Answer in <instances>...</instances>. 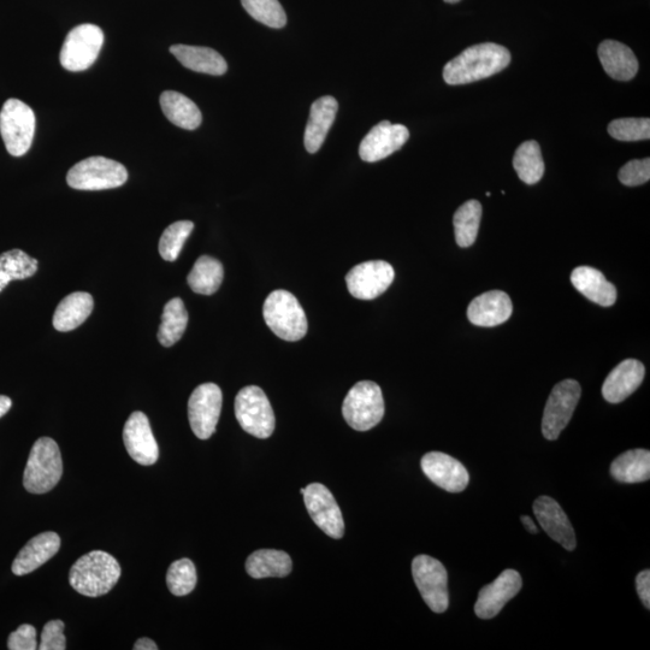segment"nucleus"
Masks as SVG:
<instances>
[{"instance_id":"nucleus-1","label":"nucleus","mask_w":650,"mask_h":650,"mask_svg":"<svg viewBox=\"0 0 650 650\" xmlns=\"http://www.w3.org/2000/svg\"><path fill=\"white\" fill-rule=\"evenodd\" d=\"M511 63V53L494 43L469 47L452 59L443 69V79L448 85H468L502 72Z\"/></svg>"},{"instance_id":"nucleus-2","label":"nucleus","mask_w":650,"mask_h":650,"mask_svg":"<svg viewBox=\"0 0 650 650\" xmlns=\"http://www.w3.org/2000/svg\"><path fill=\"white\" fill-rule=\"evenodd\" d=\"M121 566L111 554L93 551L81 557L69 573L70 585L81 595L98 598L108 594L121 578Z\"/></svg>"},{"instance_id":"nucleus-3","label":"nucleus","mask_w":650,"mask_h":650,"mask_svg":"<svg viewBox=\"0 0 650 650\" xmlns=\"http://www.w3.org/2000/svg\"><path fill=\"white\" fill-rule=\"evenodd\" d=\"M63 475L61 451L56 441L41 437L29 454L23 486L32 494H45L55 488Z\"/></svg>"},{"instance_id":"nucleus-4","label":"nucleus","mask_w":650,"mask_h":650,"mask_svg":"<svg viewBox=\"0 0 650 650\" xmlns=\"http://www.w3.org/2000/svg\"><path fill=\"white\" fill-rule=\"evenodd\" d=\"M263 316L271 332L289 342L303 339L309 329L299 300L283 289L269 294L263 306Z\"/></svg>"},{"instance_id":"nucleus-5","label":"nucleus","mask_w":650,"mask_h":650,"mask_svg":"<svg viewBox=\"0 0 650 650\" xmlns=\"http://www.w3.org/2000/svg\"><path fill=\"white\" fill-rule=\"evenodd\" d=\"M342 415L354 430L375 428L384 416V399L380 386L371 381L354 384L342 405Z\"/></svg>"},{"instance_id":"nucleus-6","label":"nucleus","mask_w":650,"mask_h":650,"mask_svg":"<svg viewBox=\"0 0 650 650\" xmlns=\"http://www.w3.org/2000/svg\"><path fill=\"white\" fill-rule=\"evenodd\" d=\"M128 180L124 165L105 157H90L75 164L67 175L68 185L78 191H104L121 187Z\"/></svg>"},{"instance_id":"nucleus-7","label":"nucleus","mask_w":650,"mask_h":650,"mask_svg":"<svg viewBox=\"0 0 650 650\" xmlns=\"http://www.w3.org/2000/svg\"><path fill=\"white\" fill-rule=\"evenodd\" d=\"M235 417L247 434L258 439H268L274 433V410L262 388L248 386L240 390L235 398Z\"/></svg>"},{"instance_id":"nucleus-8","label":"nucleus","mask_w":650,"mask_h":650,"mask_svg":"<svg viewBox=\"0 0 650 650\" xmlns=\"http://www.w3.org/2000/svg\"><path fill=\"white\" fill-rule=\"evenodd\" d=\"M0 134L11 156L26 155L35 134L34 111L19 99H9L0 111Z\"/></svg>"},{"instance_id":"nucleus-9","label":"nucleus","mask_w":650,"mask_h":650,"mask_svg":"<svg viewBox=\"0 0 650 650\" xmlns=\"http://www.w3.org/2000/svg\"><path fill=\"white\" fill-rule=\"evenodd\" d=\"M104 44L102 28L91 23L75 27L65 38L61 64L69 72H84L97 61Z\"/></svg>"},{"instance_id":"nucleus-10","label":"nucleus","mask_w":650,"mask_h":650,"mask_svg":"<svg viewBox=\"0 0 650 650\" xmlns=\"http://www.w3.org/2000/svg\"><path fill=\"white\" fill-rule=\"evenodd\" d=\"M412 575L425 604L435 613L447 611L449 606L448 575L439 560L418 555L412 561Z\"/></svg>"},{"instance_id":"nucleus-11","label":"nucleus","mask_w":650,"mask_h":650,"mask_svg":"<svg viewBox=\"0 0 650 650\" xmlns=\"http://www.w3.org/2000/svg\"><path fill=\"white\" fill-rule=\"evenodd\" d=\"M581 394V386L575 380H565L553 388L542 418V433L547 440H557L561 431L567 427Z\"/></svg>"},{"instance_id":"nucleus-12","label":"nucleus","mask_w":650,"mask_h":650,"mask_svg":"<svg viewBox=\"0 0 650 650\" xmlns=\"http://www.w3.org/2000/svg\"><path fill=\"white\" fill-rule=\"evenodd\" d=\"M222 401V390L215 383H204L194 389L188 401V418L198 439L208 440L215 434Z\"/></svg>"},{"instance_id":"nucleus-13","label":"nucleus","mask_w":650,"mask_h":650,"mask_svg":"<svg viewBox=\"0 0 650 650\" xmlns=\"http://www.w3.org/2000/svg\"><path fill=\"white\" fill-rule=\"evenodd\" d=\"M303 495L313 523L332 539H341L345 535V520L332 492L321 483H312Z\"/></svg>"},{"instance_id":"nucleus-14","label":"nucleus","mask_w":650,"mask_h":650,"mask_svg":"<svg viewBox=\"0 0 650 650\" xmlns=\"http://www.w3.org/2000/svg\"><path fill=\"white\" fill-rule=\"evenodd\" d=\"M395 271L384 260H370L356 265L346 276L348 292L360 300H374L392 285Z\"/></svg>"},{"instance_id":"nucleus-15","label":"nucleus","mask_w":650,"mask_h":650,"mask_svg":"<svg viewBox=\"0 0 650 650\" xmlns=\"http://www.w3.org/2000/svg\"><path fill=\"white\" fill-rule=\"evenodd\" d=\"M409 138V129L403 124L382 121L372 128L360 143L359 156L368 163L382 161L400 150Z\"/></svg>"},{"instance_id":"nucleus-16","label":"nucleus","mask_w":650,"mask_h":650,"mask_svg":"<svg viewBox=\"0 0 650 650\" xmlns=\"http://www.w3.org/2000/svg\"><path fill=\"white\" fill-rule=\"evenodd\" d=\"M424 475L448 493H460L468 487L470 476L465 466L451 455L430 452L422 458Z\"/></svg>"},{"instance_id":"nucleus-17","label":"nucleus","mask_w":650,"mask_h":650,"mask_svg":"<svg viewBox=\"0 0 650 650\" xmlns=\"http://www.w3.org/2000/svg\"><path fill=\"white\" fill-rule=\"evenodd\" d=\"M123 441L130 458L140 465L157 463L159 448L153 436L149 418L143 412H134L123 429Z\"/></svg>"},{"instance_id":"nucleus-18","label":"nucleus","mask_w":650,"mask_h":650,"mask_svg":"<svg viewBox=\"0 0 650 650\" xmlns=\"http://www.w3.org/2000/svg\"><path fill=\"white\" fill-rule=\"evenodd\" d=\"M522 585V577L516 570L508 569L502 572L493 583L480 590L475 605L476 616L481 619L498 616L507 602L520 592Z\"/></svg>"},{"instance_id":"nucleus-19","label":"nucleus","mask_w":650,"mask_h":650,"mask_svg":"<svg viewBox=\"0 0 650 650\" xmlns=\"http://www.w3.org/2000/svg\"><path fill=\"white\" fill-rule=\"evenodd\" d=\"M534 513L542 529L552 540L560 543L567 551L576 548L575 530L557 501L549 496H541L534 502Z\"/></svg>"},{"instance_id":"nucleus-20","label":"nucleus","mask_w":650,"mask_h":650,"mask_svg":"<svg viewBox=\"0 0 650 650\" xmlns=\"http://www.w3.org/2000/svg\"><path fill=\"white\" fill-rule=\"evenodd\" d=\"M646 369L636 359H626L611 371L607 376L602 395L608 403L619 404L629 398L641 386Z\"/></svg>"},{"instance_id":"nucleus-21","label":"nucleus","mask_w":650,"mask_h":650,"mask_svg":"<svg viewBox=\"0 0 650 650\" xmlns=\"http://www.w3.org/2000/svg\"><path fill=\"white\" fill-rule=\"evenodd\" d=\"M512 312L511 298L505 292L490 291L471 301L468 318L477 327L492 328L507 322Z\"/></svg>"},{"instance_id":"nucleus-22","label":"nucleus","mask_w":650,"mask_h":650,"mask_svg":"<svg viewBox=\"0 0 650 650\" xmlns=\"http://www.w3.org/2000/svg\"><path fill=\"white\" fill-rule=\"evenodd\" d=\"M59 548H61V539L52 531L35 536L17 554L11 570L16 576L28 575L55 557Z\"/></svg>"},{"instance_id":"nucleus-23","label":"nucleus","mask_w":650,"mask_h":650,"mask_svg":"<svg viewBox=\"0 0 650 650\" xmlns=\"http://www.w3.org/2000/svg\"><path fill=\"white\" fill-rule=\"evenodd\" d=\"M338 109L339 104L336 99L329 96L319 98L312 104L304 137L307 152L316 153L321 149L333 126Z\"/></svg>"},{"instance_id":"nucleus-24","label":"nucleus","mask_w":650,"mask_h":650,"mask_svg":"<svg viewBox=\"0 0 650 650\" xmlns=\"http://www.w3.org/2000/svg\"><path fill=\"white\" fill-rule=\"evenodd\" d=\"M571 282L579 293L595 304L610 307L617 301V288L598 269L578 267L572 271Z\"/></svg>"},{"instance_id":"nucleus-25","label":"nucleus","mask_w":650,"mask_h":650,"mask_svg":"<svg viewBox=\"0 0 650 650\" xmlns=\"http://www.w3.org/2000/svg\"><path fill=\"white\" fill-rule=\"evenodd\" d=\"M599 57L605 72L612 79L630 81L638 72V61L630 47L619 41L605 40L599 46Z\"/></svg>"},{"instance_id":"nucleus-26","label":"nucleus","mask_w":650,"mask_h":650,"mask_svg":"<svg viewBox=\"0 0 650 650\" xmlns=\"http://www.w3.org/2000/svg\"><path fill=\"white\" fill-rule=\"evenodd\" d=\"M170 52L183 67L193 72L220 76L227 73L228 64L220 53L210 47L174 45Z\"/></svg>"},{"instance_id":"nucleus-27","label":"nucleus","mask_w":650,"mask_h":650,"mask_svg":"<svg viewBox=\"0 0 650 650\" xmlns=\"http://www.w3.org/2000/svg\"><path fill=\"white\" fill-rule=\"evenodd\" d=\"M94 301L91 294L76 292L69 294L57 306L52 323L58 332L67 333L79 328L91 316Z\"/></svg>"},{"instance_id":"nucleus-28","label":"nucleus","mask_w":650,"mask_h":650,"mask_svg":"<svg viewBox=\"0 0 650 650\" xmlns=\"http://www.w3.org/2000/svg\"><path fill=\"white\" fill-rule=\"evenodd\" d=\"M293 563L286 552L276 549H260L247 558L246 572L252 578L286 577L292 572Z\"/></svg>"},{"instance_id":"nucleus-29","label":"nucleus","mask_w":650,"mask_h":650,"mask_svg":"<svg viewBox=\"0 0 650 650\" xmlns=\"http://www.w3.org/2000/svg\"><path fill=\"white\" fill-rule=\"evenodd\" d=\"M161 106L165 117L177 127L194 130L202 124L203 116L198 106L179 92H163Z\"/></svg>"},{"instance_id":"nucleus-30","label":"nucleus","mask_w":650,"mask_h":650,"mask_svg":"<svg viewBox=\"0 0 650 650\" xmlns=\"http://www.w3.org/2000/svg\"><path fill=\"white\" fill-rule=\"evenodd\" d=\"M611 475L620 483H641L650 478V452L632 449L619 455L611 465Z\"/></svg>"},{"instance_id":"nucleus-31","label":"nucleus","mask_w":650,"mask_h":650,"mask_svg":"<svg viewBox=\"0 0 650 650\" xmlns=\"http://www.w3.org/2000/svg\"><path fill=\"white\" fill-rule=\"evenodd\" d=\"M223 277L224 269L220 260L202 256L195 262L187 282L194 293L212 295L220 289Z\"/></svg>"},{"instance_id":"nucleus-32","label":"nucleus","mask_w":650,"mask_h":650,"mask_svg":"<svg viewBox=\"0 0 650 650\" xmlns=\"http://www.w3.org/2000/svg\"><path fill=\"white\" fill-rule=\"evenodd\" d=\"M188 324V312L180 298H174L164 307L158 341L164 347H171L180 341Z\"/></svg>"},{"instance_id":"nucleus-33","label":"nucleus","mask_w":650,"mask_h":650,"mask_svg":"<svg viewBox=\"0 0 650 650\" xmlns=\"http://www.w3.org/2000/svg\"><path fill=\"white\" fill-rule=\"evenodd\" d=\"M38 260L21 250H11L0 254V292L11 281L26 280L37 274Z\"/></svg>"},{"instance_id":"nucleus-34","label":"nucleus","mask_w":650,"mask_h":650,"mask_svg":"<svg viewBox=\"0 0 650 650\" xmlns=\"http://www.w3.org/2000/svg\"><path fill=\"white\" fill-rule=\"evenodd\" d=\"M513 167L518 177L527 185H535L545 174V162H543L540 145L534 140L525 141L518 147L513 158Z\"/></svg>"},{"instance_id":"nucleus-35","label":"nucleus","mask_w":650,"mask_h":650,"mask_svg":"<svg viewBox=\"0 0 650 650\" xmlns=\"http://www.w3.org/2000/svg\"><path fill=\"white\" fill-rule=\"evenodd\" d=\"M482 218V205L477 200H469L455 212L453 217L455 240L460 247L475 244Z\"/></svg>"},{"instance_id":"nucleus-36","label":"nucleus","mask_w":650,"mask_h":650,"mask_svg":"<svg viewBox=\"0 0 650 650\" xmlns=\"http://www.w3.org/2000/svg\"><path fill=\"white\" fill-rule=\"evenodd\" d=\"M193 229L194 223L191 221L175 222L165 229L159 240V254L162 258L167 262H175Z\"/></svg>"},{"instance_id":"nucleus-37","label":"nucleus","mask_w":650,"mask_h":650,"mask_svg":"<svg viewBox=\"0 0 650 650\" xmlns=\"http://www.w3.org/2000/svg\"><path fill=\"white\" fill-rule=\"evenodd\" d=\"M254 20L270 28H283L287 23V15L279 0H241Z\"/></svg>"},{"instance_id":"nucleus-38","label":"nucleus","mask_w":650,"mask_h":650,"mask_svg":"<svg viewBox=\"0 0 650 650\" xmlns=\"http://www.w3.org/2000/svg\"><path fill=\"white\" fill-rule=\"evenodd\" d=\"M170 593L175 596L191 594L197 585V570L193 561L180 559L171 564L167 573Z\"/></svg>"},{"instance_id":"nucleus-39","label":"nucleus","mask_w":650,"mask_h":650,"mask_svg":"<svg viewBox=\"0 0 650 650\" xmlns=\"http://www.w3.org/2000/svg\"><path fill=\"white\" fill-rule=\"evenodd\" d=\"M608 133L619 141H641L650 138L649 118H619L608 126Z\"/></svg>"},{"instance_id":"nucleus-40","label":"nucleus","mask_w":650,"mask_h":650,"mask_svg":"<svg viewBox=\"0 0 650 650\" xmlns=\"http://www.w3.org/2000/svg\"><path fill=\"white\" fill-rule=\"evenodd\" d=\"M650 179V159H634L619 171V181L628 187L644 185Z\"/></svg>"},{"instance_id":"nucleus-41","label":"nucleus","mask_w":650,"mask_h":650,"mask_svg":"<svg viewBox=\"0 0 650 650\" xmlns=\"http://www.w3.org/2000/svg\"><path fill=\"white\" fill-rule=\"evenodd\" d=\"M64 623L62 620H52L44 626L41 634L40 650H65L67 642L63 634Z\"/></svg>"},{"instance_id":"nucleus-42","label":"nucleus","mask_w":650,"mask_h":650,"mask_svg":"<svg viewBox=\"0 0 650 650\" xmlns=\"http://www.w3.org/2000/svg\"><path fill=\"white\" fill-rule=\"evenodd\" d=\"M8 648L10 650L38 649L37 630L32 625H21L19 629L9 636Z\"/></svg>"},{"instance_id":"nucleus-43","label":"nucleus","mask_w":650,"mask_h":650,"mask_svg":"<svg viewBox=\"0 0 650 650\" xmlns=\"http://www.w3.org/2000/svg\"><path fill=\"white\" fill-rule=\"evenodd\" d=\"M636 587L638 595L646 606L647 610L650 608V572L649 570L638 573L636 578Z\"/></svg>"},{"instance_id":"nucleus-44","label":"nucleus","mask_w":650,"mask_h":650,"mask_svg":"<svg viewBox=\"0 0 650 650\" xmlns=\"http://www.w3.org/2000/svg\"><path fill=\"white\" fill-rule=\"evenodd\" d=\"M157 644L150 640V638L144 637L140 638L134 644V650H157Z\"/></svg>"},{"instance_id":"nucleus-45","label":"nucleus","mask_w":650,"mask_h":650,"mask_svg":"<svg viewBox=\"0 0 650 650\" xmlns=\"http://www.w3.org/2000/svg\"><path fill=\"white\" fill-rule=\"evenodd\" d=\"M11 406H13V401H11L10 398L5 397V395H0V418L7 415Z\"/></svg>"},{"instance_id":"nucleus-46","label":"nucleus","mask_w":650,"mask_h":650,"mask_svg":"<svg viewBox=\"0 0 650 650\" xmlns=\"http://www.w3.org/2000/svg\"><path fill=\"white\" fill-rule=\"evenodd\" d=\"M520 520H522V523L524 524V527L527 528L529 533L537 534V531H539V530H537L536 524L534 523L533 519H531L528 516H523L522 518H520Z\"/></svg>"},{"instance_id":"nucleus-47","label":"nucleus","mask_w":650,"mask_h":650,"mask_svg":"<svg viewBox=\"0 0 650 650\" xmlns=\"http://www.w3.org/2000/svg\"><path fill=\"white\" fill-rule=\"evenodd\" d=\"M445 2L449 4H455V3H459L460 0H445Z\"/></svg>"}]
</instances>
